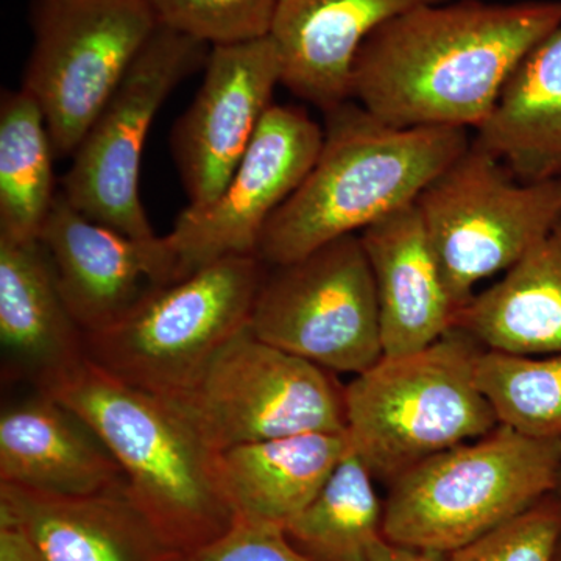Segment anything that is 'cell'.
<instances>
[{
	"label": "cell",
	"instance_id": "cell-1",
	"mask_svg": "<svg viewBox=\"0 0 561 561\" xmlns=\"http://www.w3.org/2000/svg\"><path fill=\"white\" fill-rule=\"evenodd\" d=\"M559 27V0L420 7L365 41L351 101L394 127L476 131L516 66Z\"/></svg>",
	"mask_w": 561,
	"mask_h": 561
},
{
	"label": "cell",
	"instance_id": "cell-2",
	"mask_svg": "<svg viewBox=\"0 0 561 561\" xmlns=\"http://www.w3.org/2000/svg\"><path fill=\"white\" fill-rule=\"evenodd\" d=\"M323 130L311 172L262 232L257 256L268 267L412 205L472 142L465 128L394 127L354 101L324 113Z\"/></svg>",
	"mask_w": 561,
	"mask_h": 561
},
{
	"label": "cell",
	"instance_id": "cell-3",
	"mask_svg": "<svg viewBox=\"0 0 561 561\" xmlns=\"http://www.w3.org/2000/svg\"><path fill=\"white\" fill-rule=\"evenodd\" d=\"M44 393L105 443L124 472L125 493L172 551L186 556L230 529L219 451L171 398L128 386L90 359Z\"/></svg>",
	"mask_w": 561,
	"mask_h": 561
},
{
	"label": "cell",
	"instance_id": "cell-4",
	"mask_svg": "<svg viewBox=\"0 0 561 561\" xmlns=\"http://www.w3.org/2000/svg\"><path fill=\"white\" fill-rule=\"evenodd\" d=\"M483 350L456 327L427 348L383 356L345 386L350 448L375 481L390 485L424 460L500 426L478 381Z\"/></svg>",
	"mask_w": 561,
	"mask_h": 561
},
{
	"label": "cell",
	"instance_id": "cell-5",
	"mask_svg": "<svg viewBox=\"0 0 561 561\" xmlns=\"http://www.w3.org/2000/svg\"><path fill=\"white\" fill-rule=\"evenodd\" d=\"M561 438L500 424L394 479L383 501V537L449 553L522 515L556 491Z\"/></svg>",
	"mask_w": 561,
	"mask_h": 561
},
{
	"label": "cell",
	"instance_id": "cell-6",
	"mask_svg": "<svg viewBox=\"0 0 561 561\" xmlns=\"http://www.w3.org/2000/svg\"><path fill=\"white\" fill-rule=\"evenodd\" d=\"M267 267L256 254L225 257L149 287L121 319L84 334L88 359L136 389L181 397L249 327Z\"/></svg>",
	"mask_w": 561,
	"mask_h": 561
},
{
	"label": "cell",
	"instance_id": "cell-7",
	"mask_svg": "<svg viewBox=\"0 0 561 561\" xmlns=\"http://www.w3.org/2000/svg\"><path fill=\"white\" fill-rule=\"evenodd\" d=\"M460 311L483 279L511 271L561 217V179L527 183L474 139L416 201Z\"/></svg>",
	"mask_w": 561,
	"mask_h": 561
},
{
	"label": "cell",
	"instance_id": "cell-8",
	"mask_svg": "<svg viewBox=\"0 0 561 561\" xmlns=\"http://www.w3.org/2000/svg\"><path fill=\"white\" fill-rule=\"evenodd\" d=\"M22 90L46 119L57 157H72L158 28L146 0H33Z\"/></svg>",
	"mask_w": 561,
	"mask_h": 561
},
{
	"label": "cell",
	"instance_id": "cell-9",
	"mask_svg": "<svg viewBox=\"0 0 561 561\" xmlns=\"http://www.w3.org/2000/svg\"><path fill=\"white\" fill-rule=\"evenodd\" d=\"M249 330L332 373L357 376L381 360L378 291L360 234L267 271Z\"/></svg>",
	"mask_w": 561,
	"mask_h": 561
},
{
	"label": "cell",
	"instance_id": "cell-10",
	"mask_svg": "<svg viewBox=\"0 0 561 561\" xmlns=\"http://www.w3.org/2000/svg\"><path fill=\"white\" fill-rule=\"evenodd\" d=\"M216 451L262 440L346 432L345 387L334 373L239 332L198 382L171 398Z\"/></svg>",
	"mask_w": 561,
	"mask_h": 561
},
{
	"label": "cell",
	"instance_id": "cell-11",
	"mask_svg": "<svg viewBox=\"0 0 561 561\" xmlns=\"http://www.w3.org/2000/svg\"><path fill=\"white\" fill-rule=\"evenodd\" d=\"M209 51L208 44L158 25L72 154L61 192L73 208L133 239L158 238L140 202L144 146L162 103L205 68Z\"/></svg>",
	"mask_w": 561,
	"mask_h": 561
},
{
	"label": "cell",
	"instance_id": "cell-12",
	"mask_svg": "<svg viewBox=\"0 0 561 561\" xmlns=\"http://www.w3.org/2000/svg\"><path fill=\"white\" fill-rule=\"evenodd\" d=\"M323 138L306 111L273 103L219 198L197 213L184 209L164 236L175 280L225 257L257 256L268 220L311 172Z\"/></svg>",
	"mask_w": 561,
	"mask_h": 561
},
{
	"label": "cell",
	"instance_id": "cell-13",
	"mask_svg": "<svg viewBox=\"0 0 561 561\" xmlns=\"http://www.w3.org/2000/svg\"><path fill=\"white\" fill-rule=\"evenodd\" d=\"M201 90L171 136L187 210L209 208L249 150L280 84L271 36L210 47Z\"/></svg>",
	"mask_w": 561,
	"mask_h": 561
},
{
	"label": "cell",
	"instance_id": "cell-14",
	"mask_svg": "<svg viewBox=\"0 0 561 561\" xmlns=\"http://www.w3.org/2000/svg\"><path fill=\"white\" fill-rule=\"evenodd\" d=\"M70 316L84 334L121 319L151 286L175 283L165 238L139 241L70 205L61 190L41 231Z\"/></svg>",
	"mask_w": 561,
	"mask_h": 561
},
{
	"label": "cell",
	"instance_id": "cell-15",
	"mask_svg": "<svg viewBox=\"0 0 561 561\" xmlns=\"http://www.w3.org/2000/svg\"><path fill=\"white\" fill-rule=\"evenodd\" d=\"M448 0H278L268 36L280 84L328 113L351 101L354 61L387 22Z\"/></svg>",
	"mask_w": 561,
	"mask_h": 561
},
{
	"label": "cell",
	"instance_id": "cell-16",
	"mask_svg": "<svg viewBox=\"0 0 561 561\" xmlns=\"http://www.w3.org/2000/svg\"><path fill=\"white\" fill-rule=\"evenodd\" d=\"M0 522L43 561H179L125 489L69 496L0 483Z\"/></svg>",
	"mask_w": 561,
	"mask_h": 561
},
{
	"label": "cell",
	"instance_id": "cell-17",
	"mask_svg": "<svg viewBox=\"0 0 561 561\" xmlns=\"http://www.w3.org/2000/svg\"><path fill=\"white\" fill-rule=\"evenodd\" d=\"M378 291L383 356L415 353L456 328L460 308L416 202L360 232Z\"/></svg>",
	"mask_w": 561,
	"mask_h": 561
},
{
	"label": "cell",
	"instance_id": "cell-18",
	"mask_svg": "<svg viewBox=\"0 0 561 561\" xmlns=\"http://www.w3.org/2000/svg\"><path fill=\"white\" fill-rule=\"evenodd\" d=\"M0 483L87 496L125 489V476L76 412L36 390L0 415Z\"/></svg>",
	"mask_w": 561,
	"mask_h": 561
},
{
	"label": "cell",
	"instance_id": "cell-19",
	"mask_svg": "<svg viewBox=\"0 0 561 561\" xmlns=\"http://www.w3.org/2000/svg\"><path fill=\"white\" fill-rule=\"evenodd\" d=\"M0 342L20 376L54 389L88 360L43 243L0 239Z\"/></svg>",
	"mask_w": 561,
	"mask_h": 561
},
{
	"label": "cell",
	"instance_id": "cell-20",
	"mask_svg": "<svg viewBox=\"0 0 561 561\" xmlns=\"http://www.w3.org/2000/svg\"><path fill=\"white\" fill-rule=\"evenodd\" d=\"M350 449L346 432H316L221 449L217 474L234 522L286 531Z\"/></svg>",
	"mask_w": 561,
	"mask_h": 561
},
{
	"label": "cell",
	"instance_id": "cell-21",
	"mask_svg": "<svg viewBox=\"0 0 561 561\" xmlns=\"http://www.w3.org/2000/svg\"><path fill=\"white\" fill-rule=\"evenodd\" d=\"M456 327L485 350L522 356L561 350V217L511 271L461 308Z\"/></svg>",
	"mask_w": 561,
	"mask_h": 561
},
{
	"label": "cell",
	"instance_id": "cell-22",
	"mask_svg": "<svg viewBox=\"0 0 561 561\" xmlns=\"http://www.w3.org/2000/svg\"><path fill=\"white\" fill-rule=\"evenodd\" d=\"M472 139L518 180L561 179V27L516 66Z\"/></svg>",
	"mask_w": 561,
	"mask_h": 561
},
{
	"label": "cell",
	"instance_id": "cell-23",
	"mask_svg": "<svg viewBox=\"0 0 561 561\" xmlns=\"http://www.w3.org/2000/svg\"><path fill=\"white\" fill-rule=\"evenodd\" d=\"M54 142L38 103L25 90L0 101V239L38 241L58 192Z\"/></svg>",
	"mask_w": 561,
	"mask_h": 561
},
{
	"label": "cell",
	"instance_id": "cell-24",
	"mask_svg": "<svg viewBox=\"0 0 561 561\" xmlns=\"http://www.w3.org/2000/svg\"><path fill=\"white\" fill-rule=\"evenodd\" d=\"M373 481L350 449L316 500L286 527L287 537L311 561H371L383 538V502Z\"/></svg>",
	"mask_w": 561,
	"mask_h": 561
},
{
	"label": "cell",
	"instance_id": "cell-25",
	"mask_svg": "<svg viewBox=\"0 0 561 561\" xmlns=\"http://www.w3.org/2000/svg\"><path fill=\"white\" fill-rule=\"evenodd\" d=\"M478 381L500 424L540 438H561V350L540 356L483 350Z\"/></svg>",
	"mask_w": 561,
	"mask_h": 561
},
{
	"label": "cell",
	"instance_id": "cell-26",
	"mask_svg": "<svg viewBox=\"0 0 561 561\" xmlns=\"http://www.w3.org/2000/svg\"><path fill=\"white\" fill-rule=\"evenodd\" d=\"M158 25L208 44L265 38L278 0H146Z\"/></svg>",
	"mask_w": 561,
	"mask_h": 561
},
{
	"label": "cell",
	"instance_id": "cell-27",
	"mask_svg": "<svg viewBox=\"0 0 561 561\" xmlns=\"http://www.w3.org/2000/svg\"><path fill=\"white\" fill-rule=\"evenodd\" d=\"M561 541V497L551 493L511 522L446 553V561H553Z\"/></svg>",
	"mask_w": 561,
	"mask_h": 561
},
{
	"label": "cell",
	"instance_id": "cell-28",
	"mask_svg": "<svg viewBox=\"0 0 561 561\" xmlns=\"http://www.w3.org/2000/svg\"><path fill=\"white\" fill-rule=\"evenodd\" d=\"M179 561H311L278 527L234 522L217 540Z\"/></svg>",
	"mask_w": 561,
	"mask_h": 561
},
{
	"label": "cell",
	"instance_id": "cell-29",
	"mask_svg": "<svg viewBox=\"0 0 561 561\" xmlns=\"http://www.w3.org/2000/svg\"><path fill=\"white\" fill-rule=\"evenodd\" d=\"M0 561H43L18 527L0 522Z\"/></svg>",
	"mask_w": 561,
	"mask_h": 561
},
{
	"label": "cell",
	"instance_id": "cell-30",
	"mask_svg": "<svg viewBox=\"0 0 561 561\" xmlns=\"http://www.w3.org/2000/svg\"><path fill=\"white\" fill-rule=\"evenodd\" d=\"M371 561H446V553L397 545L383 537L376 542Z\"/></svg>",
	"mask_w": 561,
	"mask_h": 561
},
{
	"label": "cell",
	"instance_id": "cell-31",
	"mask_svg": "<svg viewBox=\"0 0 561 561\" xmlns=\"http://www.w3.org/2000/svg\"><path fill=\"white\" fill-rule=\"evenodd\" d=\"M553 493L559 494V496L561 497V471L559 476V482H557L556 491H553Z\"/></svg>",
	"mask_w": 561,
	"mask_h": 561
},
{
	"label": "cell",
	"instance_id": "cell-32",
	"mask_svg": "<svg viewBox=\"0 0 561 561\" xmlns=\"http://www.w3.org/2000/svg\"><path fill=\"white\" fill-rule=\"evenodd\" d=\"M553 561H561V541L559 545V549H557L556 560H553Z\"/></svg>",
	"mask_w": 561,
	"mask_h": 561
}]
</instances>
